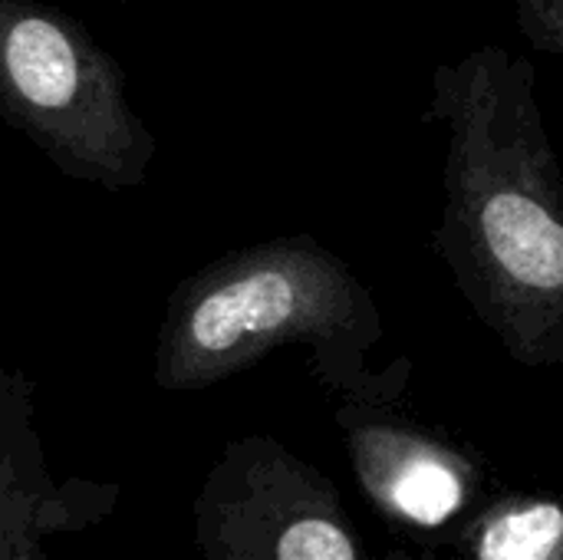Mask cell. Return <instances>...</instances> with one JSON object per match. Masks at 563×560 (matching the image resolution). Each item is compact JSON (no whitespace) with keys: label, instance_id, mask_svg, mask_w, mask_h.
Returning a JSON list of instances; mask_svg holds the SVG:
<instances>
[{"label":"cell","instance_id":"obj_1","mask_svg":"<svg viewBox=\"0 0 563 560\" xmlns=\"http://www.w3.org/2000/svg\"><path fill=\"white\" fill-rule=\"evenodd\" d=\"M429 119L449 135L442 248L478 314L525 363L563 347L561 168L531 59L482 43L432 69Z\"/></svg>","mask_w":563,"mask_h":560},{"label":"cell","instance_id":"obj_2","mask_svg":"<svg viewBox=\"0 0 563 560\" xmlns=\"http://www.w3.org/2000/svg\"><path fill=\"white\" fill-rule=\"evenodd\" d=\"M373 320L350 267L310 238L238 251L178 290L158 340V383L195 389L284 343H336Z\"/></svg>","mask_w":563,"mask_h":560},{"label":"cell","instance_id":"obj_3","mask_svg":"<svg viewBox=\"0 0 563 560\" xmlns=\"http://www.w3.org/2000/svg\"><path fill=\"white\" fill-rule=\"evenodd\" d=\"M0 116L59 172L102 188L142 185L155 155L122 63L43 0H0Z\"/></svg>","mask_w":563,"mask_h":560},{"label":"cell","instance_id":"obj_4","mask_svg":"<svg viewBox=\"0 0 563 560\" xmlns=\"http://www.w3.org/2000/svg\"><path fill=\"white\" fill-rule=\"evenodd\" d=\"M205 560H363L333 488L290 452L244 442L198 505Z\"/></svg>","mask_w":563,"mask_h":560},{"label":"cell","instance_id":"obj_5","mask_svg":"<svg viewBox=\"0 0 563 560\" xmlns=\"http://www.w3.org/2000/svg\"><path fill=\"white\" fill-rule=\"evenodd\" d=\"M350 446L366 492L389 515L416 528H442L462 512L468 472L455 452L393 426H360Z\"/></svg>","mask_w":563,"mask_h":560},{"label":"cell","instance_id":"obj_6","mask_svg":"<svg viewBox=\"0 0 563 560\" xmlns=\"http://www.w3.org/2000/svg\"><path fill=\"white\" fill-rule=\"evenodd\" d=\"M563 512L558 502L505 505L475 535V560H561Z\"/></svg>","mask_w":563,"mask_h":560},{"label":"cell","instance_id":"obj_7","mask_svg":"<svg viewBox=\"0 0 563 560\" xmlns=\"http://www.w3.org/2000/svg\"><path fill=\"white\" fill-rule=\"evenodd\" d=\"M46 505L16 485L13 472L0 465V560H30Z\"/></svg>","mask_w":563,"mask_h":560},{"label":"cell","instance_id":"obj_8","mask_svg":"<svg viewBox=\"0 0 563 560\" xmlns=\"http://www.w3.org/2000/svg\"><path fill=\"white\" fill-rule=\"evenodd\" d=\"M515 20L525 40L548 56L563 50V0H515Z\"/></svg>","mask_w":563,"mask_h":560}]
</instances>
